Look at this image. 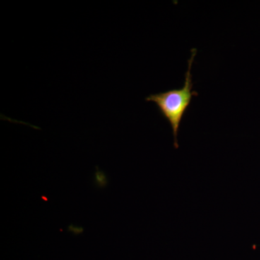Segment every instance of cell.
I'll use <instances>...</instances> for the list:
<instances>
[{"instance_id": "1", "label": "cell", "mask_w": 260, "mask_h": 260, "mask_svg": "<svg viewBox=\"0 0 260 260\" xmlns=\"http://www.w3.org/2000/svg\"><path fill=\"white\" fill-rule=\"evenodd\" d=\"M197 49L191 50V57L188 60V69L185 73V81L182 88L172 89L164 93L151 94L145 98V101L155 103L161 115L169 121L174 135V148H179L178 133L181 120L190 105L192 98L198 96L197 91H192V75L191 65L197 54Z\"/></svg>"}]
</instances>
